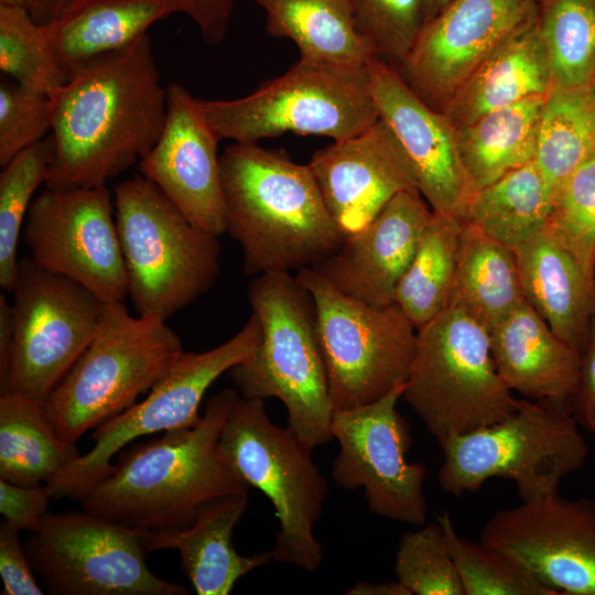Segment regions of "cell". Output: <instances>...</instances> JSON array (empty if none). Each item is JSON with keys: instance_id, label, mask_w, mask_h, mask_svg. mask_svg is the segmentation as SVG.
Returning <instances> with one entry per match:
<instances>
[{"instance_id": "obj_1", "label": "cell", "mask_w": 595, "mask_h": 595, "mask_svg": "<svg viewBox=\"0 0 595 595\" xmlns=\"http://www.w3.org/2000/svg\"><path fill=\"white\" fill-rule=\"evenodd\" d=\"M54 99L48 188L106 185L152 150L167 117L148 34L78 68Z\"/></svg>"}, {"instance_id": "obj_2", "label": "cell", "mask_w": 595, "mask_h": 595, "mask_svg": "<svg viewBox=\"0 0 595 595\" xmlns=\"http://www.w3.org/2000/svg\"><path fill=\"white\" fill-rule=\"evenodd\" d=\"M239 396L223 389L194 426L123 448L112 470L78 500L82 509L138 531H161L188 527L210 505L248 493L218 452Z\"/></svg>"}, {"instance_id": "obj_3", "label": "cell", "mask_w": 595, "mask_h": 595, "mask_svg": "<svg viewBox=\"0 0 595 595\" xmlns=\"http://www.w3.org/2000/svg\"><path fill=\"white\" fill-rule=\"evenodd\" d=\"M219 163L225 232L241 248L245 274L299 271L339 246L345 236L309 164L258 142H234Z\"/></svg>"}, {"instance_id": "obj_4", "label": "cell", "mask_w": 595, "mask_h": 595, "mask_svg": "<svg viewBox=\"0 0 595 595\" xmlns=\"http://www.w3.org/2000/svg\"><path fill=\"white\" fill-rule=\"evenodd\" d=\"M248 299L261 339L228 376L242 398L281 400L288 426L312 451L332 440L334 411L313 296L290 272H270L249 283Z\"/></svg>"}, {"instance_id": "obj_5", "label": "cell", "mask_w": 595, "mask_h": 595, "mask_svg": "<svg viewBox=\"0 0 595 595\" xmlns=\"http://www.w3.org/2000/svg\"><path fill=\"white\" fill-rule=\"evenodd\" d=\"M184 351L164 320L132 316L123 302L107 303L94 338L44 402L60 440L75 446L133 405Z\"/></svg>"}, {"instance_id": "obj_6", "label": "cell", "mask_w": 595, "mask_h": 595, "mask_svg": "<svg viewBox=\"0 0 595 595\" xmlns=\"http://www.w3.org/2000/svg\"><path fill=\"white\" fill-rule=\"evenodd\" d=\"M127 294L138 315L166 321L206 293L219 273V236L186 216L141 174L115 187Z\"/></svg>"}, {"instance_id": "obj_7", "label": "cell", "mask_w": 595, "mask_h": 595, "mask_svg": "<svg viewBox=\"0 0 595 595\" xmlns=\"http://www.w3.org/2000/svg\"><path fill=\"white\" fill-rule=\"evenodd\" d=\"M569 402L521 399L506 419L437 440L441 488L453 496L476 493L489 478L515 483L522 501L559 493L582 468L588 446Z\"/></svg>"}, {"instance_id": "obj_8", "label": "cell", "mask_w": 595, "mask_h": 595, "mask_svg": "<svg viewBox=\"0 0 595 595\" xmlns=\"http://www.w3.org/2000/svg\"><path fill=\"white\" fill-rule=\"evenodd\" d=\"M221 140L258 142L286 132L333 141L357 136L379 120L369 63L300 60L284 74L236 99H199Z\"/></svg>"}, {"instance_id": "obj_9", "label": "cell", "mask_w": 595, "mask_h": 595, "mask_svg": "<svg viewBox=\"0 0 595 595\" xmlns=\"http://www.w3.org/2000/svg\"><path fill=\"white\" fill-rule=\"evenodd\" d=\"M218 452L224 463L273 505L279 528L273 559L306 573L322 564L324 551L314 534L328 484L311 450L292 430L275 425L264 400L239 396L223 429Z\"/></svg>"}, {"instance_id": "obj_10", "label": "cell", "mask_w": 595, "mask_h": 595, "mask_svg": "<svg viewBox=\"0 0 595 595\" xmlns=\"http://www.w3.org/2000/svg\"><path fill=\"white\" fill-rule=\"evenodd\" d=\"M402 398L436 440L495 424L519 402L496 369L489 332L450 306L416 331Z\"/></svg>"}, {"instance_id": "obj_11", "label": "cell", "mask_w": 595, "mask_h": 595, "mask_svg": "<svg viewBox=\"0 0 595 595\" xmlns=\"http://www.w3.org/2000/svg\"><path fill=\"white\" fill-rule=\"evenodd\" d=\"M295 277L315 302L334 409L368 404L407 382L416 328L394 302L375 306L356 300L311 267L300 269Z\"/></svg>"}, {"instance_id": "obj_12", "label": "cell", "mask_w": 595, "mask_h": 595, "mask_svg": "<svg viewBox=\"0 0 595 595\" xmlns=\"http://www.w3.org/2000/svg\"><path fill=\"white\" fill-rule=\"evenodd\" d=\"M261 339V325L252 312L231 338L202 353L184 351L140 402L94 430L91 448L71 462L45 485L55 499L79 500L113 468L111 459L132 441L156 432L194 426L212 383L234 366L248 360Z\"/></svg>"}, {"instance_id": "obj_13", "label": "cell", "mask_w": 595, "mask_h": 595, "mask_svg": "<svg viewBox=\"0 0 595 595\" xmlns=\"http://www.w3.org/2000/svg\"><path fill=\"white\" fill-rule=\"evenodd\" d=\"M11 292L13 343L0 394L20 393L44 404L94 338L107 303L30 257L19 260Z\"/></svg>"}, {"instance_id": "obj_14", "label": "cell", "mask_w": 595, "mask_h": 595, "mask_svg": "<svg viewBox=\"0 0 595 595\" xmlns=\"http://www.w3.org/2000/svg\"><path fill=\"white\" fill-rule=\"evenodd\" d=\"M142 533L84 510L48 511L24 549L50 594L187 595L149 569Z\"/></svg>"}, {"instance_id": "obj_15", "label": "cell", "mask_w": 595, "mask_h": 595, "mask_svg": "<svg viewBox=\"0 0 595 595\" xmlns=\"http://www.w3.org/2000/svg\"><path fill=\"white\" fill-rule=\"evenodd\" d=\"M404 386L365 405L334 409L329 430L339 451L332 478L340 488H363L372 513L421 527L428 515L426 467L405 457L412 439L397 409Z\"/></svg>"}, {"instance_id": "obj_16", "label": "cell", "mask_w": 595, "mask_h": 595, "mask_svg": "<svg viewBox=\"0 0 595 595\" xmlns=\"http://www.w3.org/2000/svg\"><path fill=\"white\" fill-rule=\"evenodd\" d=\"M24 240L40 268L83 284L106 303L128 296L115 202L106 185L45 187L30 206Z\"/></svg>"}, {"instance_id": "obj_17", "label": "cell", "mask_w": 595, "mask_h": 595, "mask_svg": "<svg viewBox=\"0 0 595 595\" xmlns=\"http://www.w3.org/2000/svg\"><path fill=\"white\" fill-rule=\"evenodd\" d=\"M479 542L520 562L564 595H595V501L558 494L495 512Z\"/></svg>"}, {"instance_id": "obj_18", "label": "cell", "mask_w": 595, "mask_h": 595, "mask_svg": "<svg viewBox=\"0 0 595 595\" xmlns=\"http://www.w3.org/2000/svg\"><path fill=\"white\" fill-rule=\"evenodd\" d=\"M537 15L530 0H453L426 22L399 73L442 111L482 63Z\"/></svg>"}, {"instance_id": "obj_19", "label": "cell", "mask_w": 595, "mask_h": 595, "mask_svg": "<svg viewBox=\"0 0 595 595\" xmlns=\"http://www.w3.org/2000/svg\"><path fill=\"white\" fill-rule=\"evenodd\" d=\"M369 75L379 119L400 145L418 191L433 213L462 220L473 193L459 159L456 129L385 61L374 57Z\"/></svg>"}, {"instance_id": "obj_20", "label": "cell", "mask_w": 595, "mask_h": 595, "mask_svg": "<svg viewBox=\"0 0 595 595\" xmlns=\"http://www.w3.org/2000/svg\"><path fill=\"white\" fill-rule=\"evenodd\" d=\"M167 117L152 150L138 170L194 225L217 236L225 234V208L217 153L219 139L199 99L185 87H167Z\"/></svg>"}, {"instance_id": "obj_21", "label": "cell", "mask_w": 595, "mask_h": 595, "mask_svg": "<svg viewBox=\"0 0 595 595\" xmlns=\"http://www.w3.org/2000/svg\"><path fill=\"white\" fill-rule=\"evenodd\" d=\"M309 166L344 236L363 229L397 194L418 191L400 145L380 119L357 136L317 150Z\"/></svg>"}, {"instance_id": "obj_22", "label": "cell", "mask_w": 595, "mask_h": 595, "mask_svg": "<svg viewBox=\"0 0 595 595\" xmlns=\"http://www.w3.org/2000/svg\"><path fill=\"white\" fill-rule=\"evenodd\" d=\"M432 215L419 191H403L311 268L346 295L375 306L391 304Z\"/></svg>"}, {"instance_id": "obj_23", "label": "cell", "mask_w": 595, "mask_h": 595, "mask_svg": "<svg viewBox=\"0 0 595 595\" xmlns=\"http://www.w3.org/2000/svg\"><path fill=\"white\" fill-rule=\"evenodd\" d=\"M496 369L511 390L532 400L569 402L582 356L559 337L527 300L489 331Z\"/></svg>"}, {"instance_id": "obj_24", "label": "cell", "mask_w": 595, "mask_h": 595, "mask_svg": "<svg viewBox=\"0 0 595 595\" xmlns=\"http://www.w3.org/2000/svg\"><path fill=\"white\" fill-rule=\"evenodd\" d=\"M527 302L582 354L595 310V283L578 259L548 229L515 249Z\"/></svg>"}, {"instance_id": "obj_25", "label": "cell", "mask_w": 595, "mask_h": 595, "mask_svg": "<svg viewBox=\"0 0 595 595\" xmlns=\"http://www.w3.org/2000/svg\"><path fill=\"white\" fill-rule=\"evenodd\" d=\"M247 505L248 493L230 495L207 507L188 527L144 531V547L148 552L176 550L198 595H227L240 577L273 559L272 550L241 555L232 545L234 528Z\"/></svg>"}, {"instance_id": "obj_26", "label": "cell", "mask_w": 595, "mask_h": 595, "mask_svg": "<svg viewBox=\"0 0 595 595\" xmlns=\"http://www.w3.org/2000/svg\"><path fill=\"white\" fill-rule=\"evenodd\" d=\"M552 87L537 15L501 43L453 95L442 112L457 130L483 115Z\"/></svg>"}, {"instance_id": "obj_27", "label": "cell", "mask_w": 595, "mask_h": 595, "mask_svg": "<svg viewBox=\"0 0 595 595\" xmlns=\"http://www.w3.org/2000/svg\"><path fill=\"white\" fill-rule=\"evenodd\" d=\"M176 12L173 0H69L45 26L69 79L78 68L129 46L154 22Z\"/></svg>"}, {"instance_id": "obj_28", "label": "cell", "mask_w": 595, "mask_h": 595, "mask_svg": "<svg viewBox=\"0 0 595 595\" xmlns=\"http://www.w3.org/2000/svg\"><path fill=\"white\" fill-rule=\"evenodd\" d=\"M524 301L515 250L463 221L447 306L489 332Z\"/></svg>"}, {"instance_id": "obj_29", "label": "cell", "mask_w": 595, "mask_h": 595, "mask_svg": "<svg viewBox=\"0 0 595 595\" xmlns=\"http://www.w3.org/2000/svg\"><path fill=\"white\" fill-rule=\"evenodd\" d=\"M266 13V30L291 40L303 58L363 65L376 57L359 32L349 0H253Z\"/></svg>"}, {"instance_id": "obj_30", "label": "cell", "mask_w": 595, "mask_h": 595, "mask_svg": "<svg viewBox=\"0 0 595 595\" xmlns=\"http://www.w3.org/2000/svg\"><path fill=\"white\" fill-rule=\"evenodd\" d=\"M544 96L493 110L456 130L459 159L473 194L534 161Z\"/></svg>"}, {"instance_id": "obj_31", "label": "cell", "mask_w": 595, "mask_h": 595, "mask_svg": "<svg viewBox=\"0 0 595 595\" xmlns=\"http://www.w3.org/2000/svg\"><path fill=\"white\" fill-rule=\"evenodd\" d=\"M553 206V194L532 161L475 192L462 221L515 250L548 228Z\"/></svg>"}, {"instance_id": "obj_32", "label": "cell", "mask_w": 595, "mask_h": 595, "mask_svg": "<svg viewBox=\"0 0 595 595\" xmlns=\"http://www.w3.org/2000/svg\"><path fill=\"white\" fill-rule=\"evenodd\" d=\"M80 455L63 443L44 404L20 393L0 394V478L12 484H46Z\"/></svg>"}, {"instance_id": "obj_33", "label": "cell", "mask_w": 595, "mask_h": 595, "mask_svg": "<svg viewBox=\"0 0 595 595\" xmlns=\"http://www.w3.org/2000/svg\"><path fill=\"white\" fill-rule=\"evenodd\" d=\"M595 154V99L589 87L552 86L541 107L534 163L553 197Z\"/></svg>"}, {"instance_id": "obj_34", "label": "cell", "mask_w": 595, "mask_h": 595, "mask_svg": "<svg viewBox=\"0 0 595 595\" xmlns=\"http://www.w3.org/2000/svg\"><path fill=\"white\" fill-rule=\"evenodd\" d=\"M462 228L457 217L433 213L397 285L393 302L416 331L447 307Z\"/></svg>"}, {"instance_id": "obj_35", "label": "cell", "mask_w": 595, "mask_h": 595, "mask_svg": "<svg viewBox=\"0 0 595 595\" xmlns=\"http://www.w3.org/2000/svg\"><path fill=\"white\" fill-rule=\"evenodd\" d=\"M537 24L552 86L591 87L595 80V0H539Z\"/></svg>"}, {"instance_id": "obj_36", "label": "cell", "mask_w": 595, "mask_h": 595, "mask_svg": "<svg viewBox=\"0 0 595 595\" xmlns=\"http://www.w3.org/2000/svg\"><path fill=\"white\" fill-rule=\"evenodd\" d=\"M0 69L23 89L50 98L68 80L45 24L35 22L23 7L0 6Z\"/></svg>"}, {"instance_id": "obj_37", "label": "cell", "mask_w": 595, "mask_h": 595, "mask_svg": "<svg viewBox=\"0 0 595 595\" xmlns=\"http://www.w3.org/2000/svg\"><path fill=\"white\" fill-rule=\"evenodd\" d=\"M54 159L50 136L26 148L3 165L0 174V285L12 291L19 260L18 244L36 188L46 183Z\"/></svg>"}, {"instance_id": "obj_38", "label": "cell", "mask_w": 595, "mask_h": 595, "mask_svg": "<svg viewBox=\"0 0 595 595\" xmlns=\"http://www.w3.org/2000/svg\"><path fill=\"white\" fill-rule=\"evenodd\" d=\"M435 517L443 528L465 595H558L513 558L461 537L448 511Z\"/></svg>"}, {"instance_id": "obj_39", "label": "cell", "mask_w": 595, "mask_h": 595, "mask_svg": "<svg viewBox=\"0 0 595 595\" xmlns=\"http://www.w3.org/2000/svg\"><path fill=\"white\" fill-rule=\"evenodd\" d=\"M393 570L397 580L412 595H465L437 521L401 537Z\"/></svg>"}, {"instance_id": "obj_40", "label": "cell", "mask_w": 595, "mask_h": 595, "mask_svg": "<svg viewBox=\"0 0 595 595\" xmlns=\"http://www.w3.org/2000/svg\"><path fill=\"white\" fill-rule=\"evenodd\" d=\"M359 32L398 72L424 23L425 0H349Z\"/></svg>"}, {"instance_id": "obj_41", "label": "cell", "mask_w": 595, "mask_h": 595, "mask_svg": "<svg viewBox=\"0 0 595 595\" xmlns=\"http://www.w3.org/2000/svg\"><path fill=\"white\" fill-rule=\"evenodd\" d=\"M582 263L595 273V154L562 184L547 228Z\"/></svg>"}, {"instance_id": "obj_42", "label": "cell", "mask_w": 595, "mask_h": 595, "mask_svg": "<svg viewBox=\"0 0 595 595\" xmlns=\"http://www.w3.org/2000/svg\"><path fill=\"white\" fill-rule=\"evenodd\" d=\"M55 99L19 85H0V164L44 139L52 130Z\"/></svg>"}, {"instance_id": "obj_43", "label": "cell", "mask_w": 595, "mask_h": 595, "mask_svg": "<svg viewBox=\"0 0 595 595\" xmlns=\"http://www.w3.org/2000/svg\"><path fill=\"white\" fill-rule=\"evenodd\" d=\"M69 0H29L26 10L39 24L53 21ZM177 11L185 14L208 44L225 40L234 0H173Z\"/></svg>"}, {"instance_id": "obj_44", "label": "cell", "mask_w": 595, "mask_h": 595, "mask_svg": "<svg viewBox=\"0 0 595 595\" xmlns=\"http://www.w3.org/2000/svg\"><path fill=\"white\" fill-rule=\"evenodd\" d=\"M53 498L45 484L24 486L0 478V512L19 531H35Z\"/></svg>"}, {"instance_id": "obj_45", "label": "cell", "mask_w": 595, "mask_h": 595, "mask_svg": "<svg viewBox=\"0 0 595 595\" xmlns=\"http://www.w3.org/2000/svg\"><path fill=\"white\" fill-rule=\"evenodd\" d=\"M20 531L7 522L0 527V576L2 595H42L34 569L20 542Z\"/></svg>"}, {"instance_id": "obj_46", "label": "cell", "mask_w": 595, "mask_h": 595, "mask_svg": "<svg viewBox=\"0 0 595 595\" xmlns=\"http://www.w3.org/2000/svg\"><path fill=\"white\" fill-rule=\"evenodd\" d=\"M581 376L575 399V419L595 434V332L581 354Z\"/></svg>"}, {"instance_id": "obj_47", "label": "cell", "mask_w": 595, "mask_h": 595, "mask_svg": "<svg viewBox=\"0 0 595 595\" xmlns=\"http://www.w3.org/2000/svg\"><path fill=\"white\" fill-rule=\"evenodd\" d=\"M13 343L12 305L6 295H0V382L8 374Z\"/></svg>"}, {"instance_id": "obj_48", "label": "cell", "mask_w": 595, "mask_h": 595, "mask_svg": "<svg viewBox=\"0 0 595 595\" xmlns=\"http://www.w3.org/2000/svg\"><path fill=\"white\" fill-rule=\"evenodd\" d=\"M348 595H412L398 580L390 582H356L345 591Z\"/></svg>"}, {"instance_id": "obj_49", "label": "cell", "mask_w": 595, "mask_h": 595, "mask_svg": "<svg viewBox=\"0 0 595 595\" xmlns=\"http://www.w3.org/2000/svg\"><path fill=\"white\" fill-rule=\"evenodd\" d=\"M453 0H425V23L439 14Z\"/></svg>"}, {"instance_id": "obj_50", "label": "cell", "mask_w": 595, "mask_h": 595, "mask_svg": "<svg viewBox=\"0 0 595 595\" xmlns=\"http://www.w3.org/2000/svg\"><path fill=\"white\" fill-rule=\"evenodd\" d=\"M29 0H0V6L26 8Z\"/></svg>"}, {"instance_id": "obj_51", "label": "cell", "mask_w": 595, "mask_h": 595, "mask_svg": "<svg viewBox=\"0 0 595 595\" xmlns=\"http://www.w3.org/2000/svg\"><path fill=\"white\" fill-rule=\"evenodd\" d=\"M589 88H591L592 95H593V97L595 99V80H594V83L592 84V86Z\"/></svg>"}, {"instance_id": "obj_52", "label": "cell", "mask_w": 595, "mask_h": 595, "mask_svg": "<svg viewBox=\"0 0 595 595\" xmlns=\"http://www.w3.org/2000/svg\"><path fill=\"white\" fill-rule=\"evenodd\" d=\"M530 1L538 2L539 0H530Z\"/></svg>"}]
</instances>
